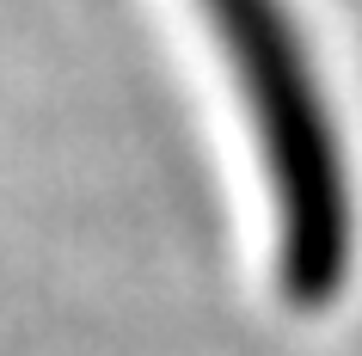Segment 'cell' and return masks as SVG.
I'll use <instances>...</instances> for the list:
<instances>
[{"instance_id": "cell-1", "label": "cell", "mask_w": 362, "mask_h": 356, "mask_svg": "<svg viewBox=\"0 0 362 356\" xmlns=\"http://www.w3.org/2000/svg\"><path fill=\"white\" fill-rule=\"evenodd\" d=\"M197 6L246 111L258 178L270 197L276 282L295 307H325L344 295L356 264V172L301 13L295 0H197Z\"/></svg>"}]
</instances>
